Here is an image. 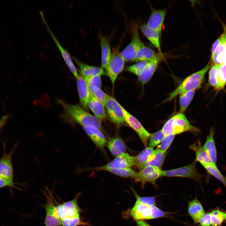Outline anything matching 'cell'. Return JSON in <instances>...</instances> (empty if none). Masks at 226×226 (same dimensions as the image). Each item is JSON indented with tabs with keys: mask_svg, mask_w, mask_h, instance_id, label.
Segmentation results:
<instances>
[{
	"mask_svg": "<svg viewBox=\"0 0 226 226\" xmlns=\"http://www.w3.org/2000/svg\"><path fill=\"white\" fill-rule=\"evenodd\" d=\"M57 101L63 108V116L65 119L77 123L82 127L88 126H95L103 132L102 122L95 116L88 112L78 105L70 104L59 99Z\"/></svg>",
	"mask_w": 226,
	"mask_h": 226,
	"instance_id": "cell-1",
	"label": "cell"
},
{
	"mask_svg": "<svg viewBox=\"0 0 226 226\" xmlns=\"http://www.w3.org/2000/svg\"><path fill=\"white\" fill-rule=\"evenodd\" d=\"M211 64L210 61L202 69L187 77L174 91L169 94V96L164 101H170L182 93L195 91L200 88L204 81L206 73L210 67Z\"/></svg>",
	"mask_w": 226,
	"mask_h": 226,
	"instance_id": "cell-2",
	"label": "cell"
},
{
	"mask_svg": "<svg viewBox=\"0 0 226 226\" xmlns=\"http://www.w3.org/2000/svg\"><path fill=\"white\" fill-rule=\"evenodd\" d=\"M166 135L179 134L190 131L198 133L200 131L192 125L182 113L180 112L169 119L161 130Z\"/></svg>",
	"mask_w": 226,
	"mask_h": 226,
	"instance_id": "cell-3",
	"label": "cell"
},
{
	"mask_svg": "<svg viewBox=\"0 0 226 226\" xmlns=\"http://www.w3.org/2000/svg\"><path fill=\"white\" fill-rule=\"evenodd\" d=\"M81 193L77 194L72 200L62 203H56L55 211L56 216L61 220L80 216L81 212L78 203Z\"/></svg>",
	"mask_w": 226,
	"mask_h": 226,
	"instance_id": "cell-4",
	"label": "cell"
},
{
	"mask_svg": "<svg viewBox=\"0 0 226 226\" xmlns=\"http://www.w3.org/2000/svg\"><path fill=\"white\" fill-rule=\"evenodd\" d=\"M223 33L213 42L211 48V63L219 66L226 64V26Z\"/></svg>",
	"mask_w": 226,
	"mask_h": 226,
	"instance_id": "cell-5",
	"label": "cell"
},
{
	"mask_svg": "<svg viewBox=\"0 0 226 226\" xmlns=\"http://www.w3.org/2000/svg\"><path fill=\"white\" fill-rule=\"evenodd\" d=\"M105 107L106 114L112 122L118 126L126 123L122 106L114 98L108 96Z\"/></svg>",
	"mask_w": 226,
	"mask_h": 226,
	"instance_id": "cell-6",
	"label": "cell"
},
{
	"mask_svg": "<svg viewBox=\"0 0 226 226\" xmlns=\"http://www.w3.org/2000/svg\"><path fill=\"white\" fill-rule=\"evenodd\" d=\"M125 62L119 51L117 49L114 50L105 70L112 86H114L118 75L122 71Z\"/></svg>",
	"mask_w": 226,
	"mask_h": 226,
	"instance_id": "cell-7",
	"label": "cell"
},
{
	"mask_svg": "<svg viewBox=\"0 0 226 226\" xmlns=\"http://www.w3.org/2000/svg\"><path fill=\"white\" fill-rule=\"evenodd\" d=\"M195 160L191 164L181 167L170 170H163V176L180 177L189 178L199 182L202 176L196 170Z\"/></svg>",
	"mask_w": 226,
	"mask_h": 226,
	"instance_id": "cell-8",
	"label": "cell"
},
{
	"mask_svg": "<svg viewBox=\"0 0 226 226\" xmlns=\"http://www.w3.org/2000/svg\"><path fill=\"white\" fill-rule=\"evenodd\" d=\"M46 192L45 191L44 194L46 201V203L43 205L45 211V226H62L61 220L55 215L56 205L54 202V198L48 189L46 188Z\"/></svg>",
	"mask_w": 226,
	"mask_h": 226,
	"instance_id": "cell-9",
	"label": "cell"
},
{
	"mask_svg": "<svg viewBox=\"0 0 226 226\" xmlns=\"http://www.w3.org/2000/svg\"><path fill=\"white\" fill-rule=\"evenodd\" d=\"M134 165H135L134 156L124 153L116 157L114 160L105 165L89 169L90 170L105 171L109 169L130 168Z\"/></svg>",
	"mask_w": 226,
	"mask_h": 226,
	"instance_id": "cell-10",
	"label": "cell"
},
{
	"mask_svg": "<svg viewBox=\"0 0 226 226\" xmlns=\"http://www.w3.org/2000/svg\"><path fill=\"white\" fill-rule=\"evenodd\" d=\"M163 170L161 169L153 166H146L137 172V176L135 180L140 182L143 188L147 182L156 186V180L163 176Z\"/></svg>",
	"mask_w": 226,
	"mask_h": 226,
	"instance_id": "cell-11",
	"label": "cell"
},
{
	"mask_svg": "<svg viewBox=\"0 0 226 226\" xmlns=\"http://www.w3.org/2000/svg\"><path fill=\"white\" fill-rule=\"evenodd\" d=\"M125 123L137 134L145 147H147L151 133L143 126L140 121L122 107Z\"/></svg>",
	"mask_w": 226,
	"mask_h": 226,
	"instance_id": "cell-12",
	"label": "cell"
},
{
	"mask_svg": "<svg viewBox=\"0 0 226 226\" xmlns=\"http://www.w3.org/2000/svg\"><path fill=\"white\" fill-rule=\"evenodd\" d=\"M40 13L41 15L43 22L46 25L48 31L51 35L56 46L60 51L65 63L70 70L73 74L75 78H76L78 76V73L73 62L70 54L67 50L65 49L62 46L53 32L51 30L42 12L41 11H40Z\"/></svg>",
	"mask_w": 226,
	"mask_h": 226,
	"instance_id": "cell-13",
	"label": "cell"
},
{
	"mask_svg": "<svg viewBox=\"0 0 226 226\" xmlns=\"http://www.w3.org/2000/svg\"><path fill=\"white\" fill-rule=\"evenodd\" d=\"M166 9L157 10L151 8L150 15L146 25L161 35L164 21L166 13Z\"/></svg>",
	"mask_w": 226,
	"mask_h": 226,
	"instance_id": "cell-14",
	"label": "cell"
},
{
	"mask_svg": "<svg viewBox=\"0 0 226 226\" xmlns=\"http://www.w3.org/2000/svg\"><path fill=\"white\" fill-rule=\"evenodd\" d=\"M132 37L130 43L121 52L125 62H134L137 49L138 42L140 38L137 25L133 27Z\"/></svg>",
	"mask_w": 226,
	"mask_h": 226,
	"instance_id": "cell-15",
	"label": "cell"
},
{
	"mask_svg": "<svg viewBox=\"0 0 226 226\" xmlns=\"http://www.w3.org/2000/svg\"><path fill=\"white\" fill-rule=\"evenodd\" d=\"M163 58L162 53H159L155 58L149 61L141 73L138 76L139 80L143 86L152 78Z\"/></svg>",
	"mask_w": 226,
	"mask_h": 226,
	"instance_id": "cell-16",
	"label": "cell"
},
{
	"mask_svg": "<svg viewBox=\"0 0 226 226\" xmlns=\"http://www.w3.org/2000/svg\"><path fill=\"white\" fill-rule=\"evenodd\" d=\"M83 128L95 146L103 149L108 141L103 132L98 128L92 126H86Z\"/></svg>",
	"mask_w": 226,
	"mask_h": 226,
	"instance_id": "cell-17",
	"label": "cell"
},
{
	"mask_svg": "<svg viewBox=\"0 0 226 226\" xmlns=\"http://www.w3.org/2000/svg\"><path fill=\"white\" fill-rule=\"evenodd\" d=\"M130 213L136 221L151 219V206L136 201Z\"/></svg>",
	"mask_w": 226,
	"mask_h": 226,
	"instance_id": "cell-18",
	"label": "cell"
},
{
	"mask_svg": "<svg viewBox=\"0 0 226 226\" xmlns=\"http://www.w3.org/2000/svg\"><path fill=\"white\" fill-rule=\"evenodd\" d=\"M79 101L82 108L87 110L88 103L91 94L86 83L81 74H78L76 78Z\"/></svg>",
	"mask_w": 226,
	"mask_h": 226,
	"instance_id": "cell-19",
	"label": "cell"
},
{
	"mask_svg": "<svg viewBox=\"0 0 226 226\" xmlns=\"http://www.w3.org/2000/svg\"><path fill=\"white\" fill-rule=\"evenodd\" d=\"M159 53L146 46L140 38L138 41L137 51L134 62L150 61L155 58Z\"/></svg>",
	"mask_w": 226,
	"mask_h": 226,
	"instance_id": "cell-20",
	"label": "cell"
},
{
	"mask_svg": "<svg viewBox=\"0 0 226 226\" xmlns=\"http://www.w3.org/2000/svg\"><path fill=\"white\" fill-rule=\"evenodd\" d=\"M14 148L8 154L4 153L0 159V176L11 180L13 178L11 156Z\"/></svg>",
	"mask_w": 226,
	"mask_h": 226,
	"instance_id": "cell-21",
	"label": "cell"
},
{
	"mask_svg": "<svg viewBox=\"0 0 226 226\" xmlns=\"http://www.w3.org/2000/svg\"><path fill=\"white\" fill-rule=\"evenodd\" d=\"M188 212L195 224L199 223L206 213L202 204L196 198L189 202Z\"/></svg>",
	"mask_w": 226,
	"mask_h": 226,
	"instance_id": "cell-22",
	"label": "cell"
},
{
	"mask_svg": "<svg viewBox=\"0 0 226 226\" xmlns=\"http://www.w3.org/2000/svg\"><path fill=\"white\" fill-rule=\"evenodd\" d=\"M72 57L79 67L83 77L97 75H107L106 72L101 67L90 65L83 63L74 56Z\"/></svg>",
	"mask_w": 226,
	"mask_h": 226,
	"instance_id": "cell-23",
	"label": "cell"
},
{
	"mask_svg": "<svg viewBox=\"0 0 226 226\" xmlns=\"http://www.w3.org/2000/svg\"><path fill=\"white\" fill-rule=\"evenodd\" d=\"M191 149L193 150L196 154L195 161H198L202 165L209 164L214 163L210 159L207 152L202 145L201 141H196L190 146Z\"/></svg>",
	"mask_w": 226,
	"mask_h": 226,
	"instance_id": "cell-24",
	"label": "cell"
},
{
	"mask_svg": "<svg viewBox=\"0 0 226 226\" xmlns=\"http://www.w3.org/2000/svg\"><path fill=\"white\" fill-rule=\"evenodd\" d=\"M106 145L111 153L116 157L126 152L125 143L119 136H115L111 138L108 141Z\"/></svg>",
	"mask_w": 226,
	"mask_h": 226,
	"instance_id": "cell-25",
	"label": "cell"
},
{
	"mask_svg": "<svg viewBox=\"0 0 226 226\" xmlns=\"http://www.w3.org/2000/svg\"><path fill=\"white\" fill-rule=\"evenodd\" d=\"M100 39L101 47V67L105 70L112 53L109 39L105 36L100 35Z\"/></svg>",
	"mask_w": 226,
	"mask_h": 226,
	"instance_id": "cell-26",
	"label": "cell"
},
{
	"mask_svg": "<svg viewBox=\"0 0 226 226\" xmlns=\"http://www.w3.org/2000/svg\"><path fill=\"white\" fill-rule=\"evenodd\" d=\"M214 130L211 127L210 132L207 136L203 147L207 152L212 162L216 164L217 161V152L214 140Z\"/></svg>",
	"mask_w": 226,
	"mask_h": 226,
	"instance_id": "cell-27",
	"label": "cell"
},
{
	"mask_svg": "<svg viewBox=\"0 0 226 226\" xmlns=\"http://www.w3.org/2000/svg\"><path fill=\"white\" fill-rule=\"evenodd\" d=\"M88 105V107L91 110L94 116L102 122L106 117L104 105L91 94Z\"/></svg>",
	"mask_w": 226,
	"mask_h": 226,
	"instance_id": "cell-28",
	"label": "cell"
},
{
	"mask_svg": "<svg viewBox=\"0 0 226 226\" xmlns=\"http://www.w3.org/2000/svg\"><path fill=\"white\" fill-rule=\"evenodd\" d=\"M141 30L146 37L156 47L159 53H162L160 44L161 35L156 31L143 24L140 27Z\"/></svg>",
	"mask_w": 226,
	"mask_h": 226,
	"instance_id": "cell-29",
	"label": "cell"
},
{
	"mask_svg": "<svg viewBox=\"0 0 226 226\" xmlns=\"http://www.w3.org/2000/svg\"><path fill=\"white\" fill-rule=\"evenodd\" d=\"M154 151L153 148L147 147L137 155L134 156L135 165L139 170L143 169L151 159Z\"/></svg>",
	"mask_w": 226,
	"mask_h": 226,
	"instance_id": "cell-30",
	"label": "cell"
},
{
	"mask_svg": "<svg viewBox=\"0 0 226 226\" xmlns=\"http://www.w3.org/2000/svg\"><path fill=\"white\" fill-rule=\"evenodd\" d=\"M166 155V153L162 152L157 148L154 150L151 158L145 164L143 168L147 166H153L161 169Z\"/></svg>",
	"mask_w": 226,
	"mask_h": 226,
	"instance_id": "cell-31",
	"label": "cell"
},
{
	"mask_svg": "<svg viewBox=\"0 0 226 226\" xmlns=\"http://www.w3.org/2000/svg\"><path fill=\"white\" fill-rule=\"evenodd\" d=\"M195 93V90L188 91L179 94L180 112L183 113L191 101Z\"/></svg>",
	"mask_w": 226,
	"mask_h": 226,
	"instance_id": "cell-32",
	"label": "cell"
},
{
	"mask_svg": "<svg viewBox=\"0 0 226 226\" xmlns=\"http://www.w3.org/2000/svg\"><path fill=\"white\" fill-rule=\"evenodd\" d=\"M105 171L121 177L132 178L135 180L137 176V172L130 168L109 169Z\"/></svg>",
	"mask_w": 226,
	"mask_h": 226,
	"instance_id": "cell-33",
	"label": "cell"
},
{
	"mask_svg": "<svg viewBox=\"0 0 226 226\" xmlns=\"http://www.w3.org/2000/svg\"><path fill=\"white\" fill-rule=\"evenodd\" d=\"M206 170L211 175L218 179L226 186V177L220 172L216 164H202Z\"/></svg>",
	"mask_w": 226,
	"mask_h": 226,
	"instance_id": "cell-34",
	"label": "cell"
},
{
	"mask_svg": "<svg viewBox=\"0 0 226 226\" xmlns=\"http://www.w3.org/2000/svg\"><path fill=\"white\" fill-rule=\"evenodd\" d=\"M209 213L212 226H220L224 221L226 220V213L223 211L215 210Z\"/></svg>",
	"mask_w": 226,
	"mask_h": 226,
	"instance_id": "cell-35",
	"label": "cell"
},
{
	"mask_svg": "<svg viewBox=\"0 0 226 226\" xmlns=\"http://www.w3.org/2000/svg\"><path fill=\"white\" fill-rule=\"evenodd\" d=\"M219 68V66L211 64L208 72V84L216 90L218 89V74Z\"/></svg>",
	"mask_w": 226,
	"mask_h": 226,
	"instance_id": "cell-36",
	"label": "cell"
},
{
	"mask_svg": "<svg viewBox=\"0 0 226 226\" xmlns=\"http://www.w3.org/2000/svg\"><path fill=\"white\" fill-rule=\"evenodd\" d=\"M165 136L161 130L151 134L148 142V147L153 148L157 146Z\"/></svg>",
	"mask_w": 226,
	"mask_h": 226,
	"instance_id": "cell-37",
	"label": "cell"
},
{
	"mask_svg": "<svg viewBox=\"0 0 226 226\" xmlns=\"http://www.w3.org/2000/svg\"><path fill=\"white\" fill-rule=\"evenodd\" d=\"M101 75H97L83 77L89 91L96 88H100L101 87Z\"/></svg>",
	"mask_w": 226,
	"mask_h": 226,
	"instance_id": "cell-38",
	"label": "cell"
},
{
	"mask_svg": "<svg viewBox=\"0 0 226 226\" xmlns=\"http://www.w3.org/2000/svg\"><path fill=\"white\" fill-rule=\"evenodd\" d=\"M226 84V64L219 66L218 74V90L223 89Z\"/></svg>",
	"mask_w": 226,
	"mask_h": 226,
	"instance_id": "cell-39",
	"label": "cell"
},
{
	"mask_svg": "<svg viewBox=\"0 0 226 226\" xmlns=\"http://www.w3.org/2000/svg\"><path fill=\"white\" fill-rule=\"evenodd\" d=\"M61 224L62 226H89V222L83 221L80 217H77L73 218H67L61 220Z\"/></svg>",
	"mask_w": 226,
	"mask_h": 226,
	"instance_id": "cell-40",
	"label": "cell"
},
{
	"mask_svg": "<svg viewBox=\"0 0 226 226\" xmlns=\"http://www.w3.org/2000/svg\"><path fill=\"white\" fill-rule=\"evenodd\" d=\"M149 61H142L126 67L125 70L138 76L142 72Z\"/></svg>",
	"mask_w": 226,
	"mask_h": 226,
	"instance_id": "cell-41",
	"label": "cell"
},
{
	"mask_svg": "<svg viewBox=\"0 0 226 226\" xmlns=\"http://www.w3.org/2000/svg\"><path fill=\"white\" fill-rule=\"evenodd\" d=\"M90 94L97 100L100 102L105 107L109 95L100 88H96L89 91Z\"/></svg>",
	"mask_w": 226,
	"mask_h": 226,
	"instance_id": "cell-42",
	"label": "cell"
},
{
	"mask_svg": "<svg viewBox=\"0 0 226 226\" xmlns=\"http://www.w3.org/2000/svg\"><path fill=\"white\" fill-rule=\"evenodd\" d=\"M136 199V202L152 206L155 205L156 200L155 196L141 197L139 196L133 188L131 187Z\"/></svg>",
	"mask_w": 226,
	"mask_h": 226,
	"instance_id": "cell-43",
	"label": "cell"
},
{
	"mask_svg": "<svg viewBox=\"0 0 226 226\" xmlns=\"http://www.w3.org/2000/svg\"><path fill=\"white\" fill-rule=\"evenodd\" d=\"M175 136L174 134L165 136L157 148L162 152L166 153L173 141Z\"/></svg>",
	"mask_w": 226,
	"mask_h": 226,
	"instance_id": "cell-44",
	"label": "cell"
},
{
	"mask_svg": "<svg viewBox=\"0 0 226 226\" xmlns=\"http://www.w3.org/2000/svg\"><path fill=\"white\" fill-rule=\"evenodd\" d=\"M151 219L162 217H166L171 214V213L161 210L155 205L151 206Z\"/></svg>",
	"mask_w": 226,
	"mask_h": 226,
	"instance_id": "cell-45",
	"label": "cell"
},
{
	"mask_svg": "<svg viewBox=\"0 0 226 226\" xmlns=\"http://www.w3.org/2000/svg\"><path fill=\"white\" fill-rule=\"evenodd\" d=\"M6 187L17 188L15 185L13 180L8 179L0 176V188Z\"/></svg>",
	"mask_w": 226,
	"mask_h": 226,
	"instance_id": "cell-46",
	"label": "cell"
},
{
	"mask_svg": "<svg viewBox=\"0 0 226 226\" xmlns=\"http://www.w3.org/2000/svg\"><path fill=\"white\" fill-rule=\"evenodd\" d=\"M200 226H210L212 222L210 213H206L202 218L200 222Z\"/></svg>",
	"mask_w": 226,
	"mask_h": 226,
	"instance_id": "cell-47",
	"label": "cell"
},
{
	"mask_svg": "<svg viewBox=\"0 0 226 226\" xmlns=\"http://www.w3.org/2000/svg\"><path fill=\"white\" fill-rule=\"evenodd\" d=\"M137 226H151L144 220L136 221Z\"/></svg>",
	"mask_w": 226,
	"mask_h": 226,
	"instance_id": "cell-48",
	"label": "cell"
},
{
	"mask_svg": "<svg viewBox=\"0 0 226 226\" xmlns=\"http://www.w3.org/2000/svg\"><path fill=\"white\" fill-rule=\"evenodd\" d=\"M4 121L5 120H3V119H2V120H0V126L2 125L4 123L3 121Z\"/></svg>",
	"mask_w": 226,
	"mask_h": 226,
	"instance_id": "cell-49",
	"label": "cell"
}]
</instances>
